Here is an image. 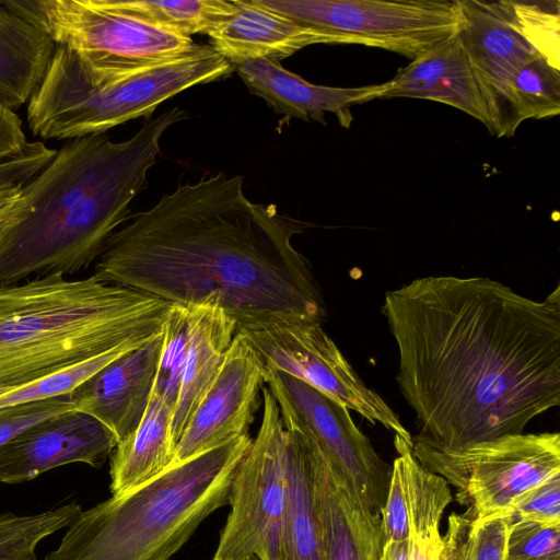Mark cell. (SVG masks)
<instances>
[{
  "label": "cell",
  "mask_w": 560,
  "mask_h": 560,
  "mask_svg": "<svg viewBox=\"0 0 560 560\" xmlns=\"http://www.w3.org/2000/svg\"><path fill=\"white\" fill-rule=\"evenodd\" d=\"M27 144L21 118L0 103V163L23 153Z\"/></svg>",
  "instance_id": "35"
},
{
  "label": "cell",
  "mask_w": 560,
  "mask_h": 560,
  "mask_svg": "<svg viewBox=\"0 0 560 560\" xmlns=\"http://www.w3.org/2000/svg\"><path fill=\"white\" fill-rule=\"evenodd\" d=\"M22 186L0 189V230L11 215L19 199Z\"/></svg>",
  "instance_id": "37"
},
{
  "label": "cell",
  "mask_w": 560,
  "mask_h": 560,
  "mask_svg": "<svg viewBox=\"0 0 560 560\" xmlns=\"http://www.w3.org/2000/svg\"><path fill=\"white\" fill-rule=\"evenodd\" d=\"M265 383L283 423L310 439L332 475L351 489L364 508L381 515L392 468L355 425L350 410L284 372L266 369Z\"/></svg>",
  "instance_id": "11"
},
{
  "label": "cell",
  "mask_w": 560,
  "mask_h": 560,
  "mask_svg": "<svg viewBox=\"0 0 560 560\" xmlns=\"http://www.w3.org/2000/svg\"><path fill=\"white\" fill-rule=\"evenodd\" d=\"M506 560H560V524L515 520L508 536Z\"/></svg>",
  "instance_id": "29"
},
{
  "label": "cell",
  "mask_w": 560,
  "mask_h": 560,
  "mask_svg": "<svg viewBox=\"0 0 560 560\" xmlns=\"http://www.w3.org/2000/svg\"><path fill=\"white\" fill-rule=\"evenodd\" d=\"M234 13L208 36L211 47L233 66L253 60L278 62L314 44L336 38L267 9L258 0H233Z\"/></svg>",
  "instance_id": "19"
},
{
  "label": "cell",
  "mask_w": 560,
  "mask_h": 560,
  "mask_svg": "<svg viewBox=\"0 0 560 560\" xmlns=\"http://www.w3.org/2000/svg\"><path fill=\"white\" fill-rule=\"evenodd\" d=\"M268 370L300 380L371 423L412 445V436L386 401L365 386L320 323L279 322L237 331Z\"/></svg>",
  "instance_id": "12"
},
{
  "label": "cell",
  "mask_w": 560,
  "mask_h": 560,
  "mask_svg": "<svg viewBox=\"0 0 560 560\" xmlns=\"http://www.w3.org/2000/svg\"><path fill=\"white\" fill-rule=\"evenodd\" d=\"M440 102L474 117L498 136L499 117L458 32L438 43L383 83L378 98Z\"/></svg>",
  "instance_id": "16"
},
{
  "label": "cell",
  "mask_w": 560,
  "mask_h": 560,
  "mask_svg": "<svg viewBox=\"0 0 560 560\" xmlns=\"http://www.w3.org/2000/svg\"><path fill=\"white\" fill-rule=\"evenodd\" d=\"M73 410L70 394L0 408V447L32 425Z\"/></svg>",
  "instance_id": "31"
},
{
  "label": "cell",
  "mask_w": 560,
  "mask_h": 560,
  "mask_svg": "<svg viewBox=\"0 0 560 560\" xmlns=\"http://www.w3.org/2000/svg\"><path fill=\"white\" fill-rule=\"evenodd\" d=\"M187 307L190 317L188 347L172 418L175 445L217 375L237 332L235 320L221 307L213 304Z\"/></svg>",
  "instance_id": "21"
},
{
  "label": "cell",
  "mask_w": 560,
  "mask_h": 560,
  "mask_svg": "<svg viewBox=\"0 0 560 560\" xmlns=\"http://www.w3.org/2000/svg\"><path fill=\"white\" fill-rule=\"evenodd\" d=\"M187 118L175 106L131 138L105 133L69 140L20 191L0 230V288L30 276L72 275L97 260L109 236L131 215L148 186L164 132Z\"/></svg>",
  "instance_id": "3"
},
{
  "label": "cell",
  "mask_w": 560,
  "mask_h": 560,
  "mask_svg": "<svg viewBox=\"0 0 560 560\" xmlns=\"http://www.w3.org/2000/svg\"><path fill=\"white\" fill-rule=\"evenodd\" d=\"M515 520L509 511L474 517L462 560H506L508 536Z\"/></svg>",
  "instance_id": "30"
},
{
  "label": "cell",
  "mask_w": 560,
  "mask_h": 560,
  "mask_svg": "<svg viewBox=\"0 0 560 560\" xmlns=\"http://www.w3.org/2000/svg\"><path fill=\"white\" fill-rule=\"evenodd\" d=\"M307 226L275 205L249 200L241 175L202 176L131 214L105 243L93 276L172 304L217 305L237 331L323 324L324 299L292 243Z\"/></svg>",
  "instance_id": "2"
},
{
  "label": "cell",
  "mask_w": 560,
  "mask_h": 560,
  "mask_svg": "<svg viewBox=\"0 0 560 560\" xmlns=\"http://www.w3.org/2000/svg\"><path fill=\"white\" fill-rule=\"evenodd\" d=\"M117 443L98 420L70 410L30 427L0 447V482L30 481L72 463L101 467Z\"/></svg>",
  "instance_id": "15"
},
{
  "label": "cell",
  "mask_w": 560,
  "mask_h": 560,
  "mask_svg": "<svg viewBox=\"0 0 560 560\" xmlns=\"http://www.w3.org/2000/svg\"><path fill=\"white\" fill-rule=\"evenodd\" d=\"M474 517L468 509L464 513L453 512L448 516L447 528L443 535L442 560H462Z\"/></svg>",
  "instance_id": "36"
},
{
  "label": "cell",
  "mask_w": 560,
  "mask_h": 560,
  "mask_svg": "<svg viewBox=\"0 0 560 560\" xmlns=\"http://www.w3.org/2000/svg\"><path fill=\"white\" fill-rule=\"evenodd\" d=\"M229 560H258V559L254 556H247V557H243V558H235V559H229Z\"/></svg>",
  "instance_id": "39"
},
{
  "label": "cell",
  "mask_w": 560,
  "mask_h": 560,
  "mask_svg": "<svg viewBox=\"0 0 560 560\" xmlns=\"http://www.w3.org/2000/svg\"><path fill=\"white\" fill-rule=\"evenodd\" d=\"M249 434L230 440L82 511L44 560H167L229 503Z\"/></svg>",
  "instance_id": "5"
},
{
  "label": "cell",
  "mask_w": 560,
  "mask_h": 560,
  "mask_svg": "<svg viewBox=\"0 0 560 560\" xmlns=\"http://www.w3.org/2000/svg\"><path fill=\"white\" fill-rule=\"evenodd\" d=\"M261 396L260 427L235 468L228 503L231 511L213 560L247 556L285 560L288 429L265 386Z\"/></svg>",
  "instance_id": "9"
},
{
  "label": "cell",
  "mask_w": 560,
  "mask_h": 560,
  "mask_svg": "<svg viewBox=\"0 0 560 560\" xmlns=\"http://www.w3.org/2000/svg\"><path fill=\"white\" fill-rule=\"evenodd\" d=\"M174 408L151 395L138 427L117 443L110 455L112 495H121L165 470L173 458Z\"/></svg>",
  "instance_id": "24"
},
{
  "label": "cell",
  "mask_w": 560,
  "mask_h": 560,
  "mask_svg": "<svg viewBox=\"0 0 560 560\" xmlns=\"http://www.w3.org/2000/svg\"><path fill=\"white\" fill-rule=\"evenodd\" d=\"M287 429L285 560H326L314 495L318 450L296 429Z\"/></svg>",
  "instance_id": "23"
},
{
  "label": "cell",
  "mask_w": 560,
  "mask_h": 560,
  "mask_svg": "<svg viewBox=\"0 0 560 560\" xmlns=\"http://www.w3.org/2000/svg\"><path fill=\"white\" fill-rule=\"evenodd\" d=\"M314 495L326 560H381L385 545L381 515L364 508L330 471L318 451Z\"/></svg>",
  "instance_id": "20"
},
{
  "label": "cell",
  "mask_w": 560,
  "mask_h": 560,
  "mask_svg": "<svg viewBox=\"0 0 560 560\" xmlns=\"http://www.w3.org/2000/svg\"><path fill=\"white\" fill-rule=\"evenodd\" d=\"M399 389L448 448L523 433L560 405V287L544 301L483 277L429 276L385 293Z\"/></svg>",
  "instance_id": "1"
},
{
  "label": "cell",
  "mask_w": 560,
  "mask_h": 560,
  "mask_svg": "<svg viewBox=\"0 0 560 560\" xmlns=\"http://www.w3.org/2000/svg\"><path fill=\"white\" fill-rule=\"evenodd\" d=\"M265 380L262 361L236 332L211 385L186 422L170 465L247 435L262 401Z\"/></svg>",
  "instance_id": "14"
},
{
  "label": "cell",
  "mask_w": 560,
  "mask_h": 560,
  "mask_svg": "<svg viewBox=\"0 0 560 560\" xmlns=\"http://www.w3.org/2000/svg\"><path fill=\"white\" fill-rule=\"evenodd\" d=\"M2 1L104 79L135 75L177 60L197 46L191 37L119 10L113 0Z\"/></svg>",
  "instance_id": "7"
},
{
  "label": "cell",
  "mask_w": 560,
  "mask_h": 560,
  "mask_svg": "<svg viewBox=\"0 0 560 560\" xmlns=\"http://www.w3.org/2000/svg\"><path fill=\"white\" fill-rule=\"evenodd\" d=\"M119 10L178 35H208L235 11L233 0H113Z\"/></svg>",
  "instance_id": "26"
},
{
  "label": "cell",
  "mask_w": 560,
  "mask_h": 560,
  "mask_svg": "<svg viewBox=\"0 0 560 560\" xmlns=\"http://www.w3.org/2000/svg\"><path fill=\"white\" fill-rule=\"evenodd\" d=\"M457 3L462 15L458 34L499 117L505 85L521 67L539 56L559 63V2Z\"/></svg>",
  "instance_id": "13"
},
{
  "label": "cell",
  "mask_w": 560,
  "mask_h": 560,
  "mask_svg": "<svg viewBox=\"0 0 560 560\" xmlns=\"http://www.w3.org/2000/svg\"><path fill=\"white\" fill-rule=\"evenodd\" d=\"M234 70L249 92L261 97L276 113L320 124H326L325 114L330 113L343 127L352 121V105L378 98L383 90V84L360 88L314 84L268 60L237 63Z\"/></svg>",
  "instance_id": "18"
},
{
  "label": "cell",
  "mask_w": 560,
  "mask_h": 560,
  "mask_svg": "<svg viewBox=\"0 0 560 560\" xmlns=\"http://www.w3.org/2000/svg\"><path fill=\"white\" fill-rule=\"evenodd\" d=\"M269 10L336 38L411 60L456 34L457 0H258Z\"/></svg>",
  "instance_id": "10"
},
{
  "label": "cell",
  "mask_w": 560,
  "mask_h": 560,
  "mask_svg": "<svg viewBox=\"0 0 560 560\" xmlns=\"http://www.w3.org/2000/svg\"><path fill=\"white\" fill-rule=\"evenodd\" d=\"M504 511L516 520L560 524V474L533 487Z\"/></svg>",
  "instance_id": "32"
},
{
  "label": "cell",
  "mask_w": 560,
  "mask_h": 560,
  "mask_svg": "<svg viewBox=\"0 0 560 560\" xmlns=\"http://www.w3.org/2000/svg\"><path fill=\"white\" fill-rule=\"evenodd\" d=\"M56 44L40 27L0 1V103L14 110L44 80Z\"/></svg>",
  "instance_id": "22"
},
{
  "label": "cell",
  "mask_w": 560,
  "mask_h": 560,
  "mask_svg": "<svg viewBox=\"0 0 560 560\" xmlns=\"http://www.w3.org/2000/svg\"><path fill=\"white\" fill-rule=\"evenodd\" d=\"M234 66L211 46L124 79L92 73L71 49L56 45L46 75L27 105L32 133L72 140L150 117L166 100L198 84L224 79Z\"/></svg>",
  "instance_id": "6"
},
{
  "label": "cell",
  "mask_w": 560,
  "mask_h": 560,
  "mask_svg": "<svg viewBox=\"0 0 560 560\" xmlns=\"http://www.w3.org/2000/svg\"><path fill=\"white\" fill-rule=\"evenodd\" d=\"M51 151L42 142H28L20 155L0 163V189L22 186L51 160Z\"/></svg>",
  "instance_id": "34"
},
{
  "label": "cell",
  "mask_w": 560,
  "mask_h": 560,
  "mask_svg": "<svg viewBox=\"0 0 560 560\" xmlns=\"http://www.w3.org/2000/svg\"><path fill=\"white\" fill-rule=\"evenodd\" d=\"M385 541L409 539L408 515L401 469L395 459L390 472L385 504L381 512Z\"/></svg>",
  "instance_id": "33"
},
{
  "label": "cell",
  "mask_w": 560,
  "mask_h": 560,
  "mask_svg": "<svg viewBox=\"0 0 560 560\" xmlns=\"http://www.w3.org/2000/svg\"><path fill=\"white\" fill-rule=\"evenodd\" d=\"M81 512L73 501L35 514H0V560H37L39 542L68 527Z\"/></svg>",
  "instance_id": "27"
},
{
  "label": "cell",
  "mask_w": 560,
  "mask_h": 560,
  "mask_svg": "<svg viewBox=\"0 0 560 560\" xmlns=\"http://www.w3.org/2000/svg\"><path fill=\"white\" fill-rule=\"evenodd\" d=\"M381 560H410V541H385Z\"/></svg>",
  "instance_id": "38"
},
{
  "label": "cell",
  "mask_w": 560,
  "mask_h": 560,
  "mask_svg": "<svg viewBox=\"0 0 560 560\" xmlns=\"http://www.w3.org/2000/svg\"><path fill=\"white\" fill-rule=\"evenodd\" d=\"M560 112L559 63L539 56L509 80L499 105L498 137H511L527 119L557 116Z\"/></svg>",
  "instance_id": "25"
},
{
  "label": "cell",
  "mask_w": 560,
  "mask_h": 560,
  "mask_svg": "<svg viewBox=\"0 0 560 560\" xmlns=\"http://www.w3.org/2000/svg\"><path fill=\"white\" fill-rule=\"evenodd\" d=\"M412 453L428 470L457 488L456 500L475 517L506 510L523 493L560 474V434L518 433L459 448L421 434Z\"/></svg>",
  "instance_id": "8"
},
{
  "label": "cell",
  "mask_w": 560,
  "mask_h": 560,
  "mask_svg": "<svg viewBox=\"0 0 560 560\" xmlns=\"http://www.w3.org/2000/svg\"><path fill=\"white\" fill-rule=\"evenodd\" d=\"M161 346L162 332L104 366L70 394L73 409L98 420L117 442L127 438L150 401Z\"/></svg>",
  "instance_id": "17"
},
{
  "label": "cell",
  "mask_w": 560,
  "mask_h": 560,
  "mask_svg": "<svg viewBox=\"0 0 560 560\" xmlns=\"http://www.w3.org/2000/svg\"><path fill=\"white\" fill-rule=\"evenodd\" d=\"M189 307L173 304L163 326L152 395L175 408L189 338Z\"/></svg>",
  "instance_id": "28"
},
{
  "label": "cell",
  "mask_w": 560,
  "mask_h": 560,
  "mask_svg": "<svg viewBox=\"0 0 560 560\" xmlns=\"http://www.w3.org/2000/svg\"><path fill=\"white\" fill-rule=\"evenodd\" d=\"M173 304L95 276L0 288V394L160 335Z\"/></svg>",
  "instance_id": "4"
}]
</instances>
